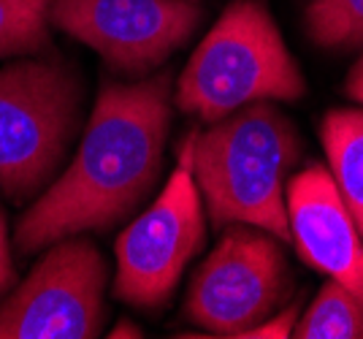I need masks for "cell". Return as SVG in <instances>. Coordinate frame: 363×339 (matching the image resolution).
<instances>
[{
    "label": "cell",
    "instance_id": "1",
    "mask_svg": "<svg viewBox=\"0 0 363 339\" xmlns=\"http://www.w3.org/2000/svg\"><path fill=\"white\" fill-rule=\"evenodd\" d=\"M171 95L168 74L101 90L71 166L19 217V252L106 231L150 196L163 171Z\"/></svg>",
    "mask_w": 363,
    "mask_h": 339
},
{
    "label": "cell",
    "instance_id": "9",
    "mask_svg": "<svg viewBox=\"0 0 363 339\" xmlns=\"http://www.w3.org/2000/svg\"><path fill=\"white\" fill-rule=\"evenodd\" d=\"M290 242L298 255L331 279L363 296V233L345 204L333 174L309 166L285 190Z\"/></svg>",
    "mask_w": 363,
    "mask_h": 339
},
{
    "label": "cell",
    "instance_id": "14",
    "mask_svg": "<svg viewBox=\"0 0 363 339\" xmlns=\"http://www.w3.org/2000/svg\"><path fill=\"white\" fill-rule=\"evenodd\" d=\"M298 307L293 304L288 309H279V312H274L272 318H266V321H260L257 326L252 328H247L242 337L244 339H288L293 337V331H296V323H298Z\"/></svg>",
    "mask_w": 363,
    "mask_h": 339
},
{
    "label": "cell",
    "instance_id": "10",
    "mask_svg": "<svg viewBox=\"0 0 363 339\" xmlns=\"http://www.w3.org/2000/svg\"><path fill=\"white\" fill-rule=\"evenodd\" d=\"M323 147L333 182L363 233V109H333L325 114Z\"/></svg>",
    "mask_w": 363,
    "mask_h": 339
},
{
    "label": "cell",
    "instance_id": "11",
    "mask_svg": "<svg viewBox=\"0 0 363 339\" xmlns=\"http://www.w3.org/2000/svg\"><path fill=\"white\" fill-rule=\"evenodd\" d=\"M293 337L363 339V296L336 279H328L303 318H298Z\"/></svg>",
    "mask_w": 363,
    "mask_h": 339
},
{
    "label": "cell",
    "instance_id": "6",
    "mask_svg": "<svg viewBox=\"0 0 363 339\" xmlns=\"http://www.w3.org/2000/svg\"><path fill=\"white\" fill-rule=\"evenodd\" d=\"M106 261L90 239L49 245L30 277L0 299V339H90L104 328Z\"/></svg>",
    "mask_w": 363,
    "mask_h": 339
},
{
    "label": "cell",
    "instance_id": "3",
    "mask_svg": "<svg viewBox=\"0 0 363 339\" xmlns=\"http://www.w3.org/2000/svg\"><path fill=\"white\" fill-rule=\"evenodd\" d=\"M306 82L263 0H233L187 60L174 104L220 123L260 101H298Z\"/></svg>",
    "mask_w": 363,
    "mask_h": 339
},
{
    "label": "cell",
    "instance_id": "8",
    "mask_svg": "<svg viewBox=\"0 0 363 339\" xmlns=\"http://www.w3.org/2000/svg\"><path fill=\"white\" fill-rule=\"evenodd\" d=\"M57 30L95 49L120 74H147L196 30L193 0H52Z\"/></svg>",
    "mask_w": 363,
    "mask_h": 339
},
{
    "label": "cell",
    "instance_id": "13",
    "mask_svg": "<svg viewBox=\"0 0 363 339\" xmlns=\"http://www.w3.org/2000/svg\"><path fill=\"white\" fill-rule=\"evenodd\" d=\"M303 25L323 49L363 47V0H309Z\"/></svg>",
    "mask_w": 363,
    "mask_h": 339
},
{
    "label": "cell",
    "instance_id": "15",
    "mask_svg": "<svg viewBox=\"0 0 363 339\" xmlns=\"http://www.w3.org/2000/svg\"><path fill=\"white\" fill-rule=\"evenodd\" d=\"M16 269L11 258V247H9V231H6V217L0 212V299L14 288Z\"/></svg>",
    "mask_w": 363,
    "mask_h": 339
},
{
    "label": "cell",
    "instance_id": "5",
    "mask_svg": "<svg viewBox=\"0 0 363 339\" xmlns=\"http://www.w3.org/2000/svg\"><path fill=\"white\" fill-rule=\"evenodd\" d=\"M206 239L201 190L193 174V136L179 147V163L150 209L117 239L114 293L125 304L166 307L184 266Z\"/></svg>",
    "mask_w": 363,
    "mask_h": 339
},
{
    "label": "cell",
    "instance_id": "17",
    "mask_svg": "<svg viewBox=\"0 0 363 339\" xmlns=\"http://www.w3.org/2000/svg\"><path fill=\"white\" fill-rule=\"evenodd\" d=\"M111 337H141V328H138L136 323H128V321H122V323L114 326Z\"/></svg>",
    "mask_w": 363,
    "mask_h": 339
},
{
    "label": "cell",
    "instance_id": "2",
    "mask_svg": "<svg viewBox=\"0 0 363 339\" xmlns=\"http://www.w3.org/2000/svg\"><path fill=\"white\" fill-rule=\"evenodd\" d=\"M298 155V130L272 101L193 133V174L214 226H252L290 242L285 190Z\"/></svg>",
    "mask_w": 363,
    "mask_h": 339
},
{
    "label": "cell",
    "instance_id": "12",
    "mask_svg": "<svg viewBox=\"0 0 363 339\" xmlns=\"http://www.w3.org/2000/svg\"><path fill=\"white\" fill-rule=\"evenodd\" d=\"M52 0H0V60L28 57L49 47Z\"/></svg>",
    "mask_w": 363,
    "mask_h": 339
},
{
    "label": "cell",
    "instance_id": "16",
    "mask_svg": "<svg viewBox=\"0 0 363 339\" xmlns=\"http://www.w3.org/2000/svg\"><path fill=\"white\" fill-rule=\"evenodd\" d=\"M347 95L352 101H358L363 104V57L355 65H352V71H350L347 77Z\"/></svg>",
    "mask_w": 363,
    "mask_h": 339
},
{
    "label": "cell",
    "instance_id": "7",
    "mask_svg": "<svg viewBox=\"0 0 363 339\" xmlns=\"http://www.w3.org/2000/svg\"><path fill=\"white\" fill-rule=\"evenodd\" d=\"M288 296V266L269 231L228 228L187 288L184 318L212 337H242Z\"/></svg>",
    "mask_w": 363,
    "mask_h": 339
},
{
    "label": "cell",
    "instance_id": "4",
    "mask_svg": "<svg viewBox=\"0 0 363 339\" xmlns=\"http://www.w3.org/2000/svg\"><path fill=\"white\" fill-rule=\"evenodd\" d=\"M82 79L52 57L0 68V196L25 201L52 179L79 130Z\"/></svg>",
    "mask_w": 363,
    "mask_h": 339
}]
</instances>
